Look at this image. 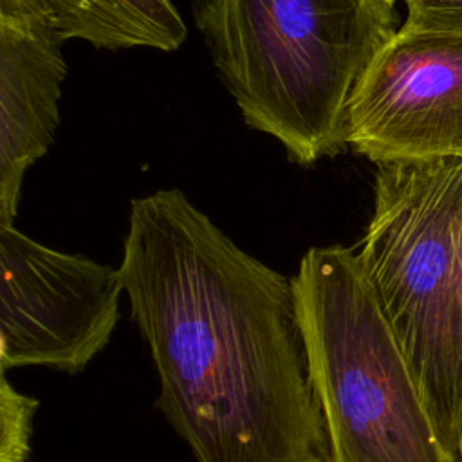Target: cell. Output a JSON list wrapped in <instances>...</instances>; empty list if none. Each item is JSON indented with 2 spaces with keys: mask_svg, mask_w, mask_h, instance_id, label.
<instances>
[{
  "mask_svg": "<svg viewBox=\"0 0 462 462\" xmlns=\"http://www.w3.org/2000/svg\"><path fill=\"white\" fill-rule=\"evenodd\" d=\"M119 269L0 226V370L79 374L119 321Z\"/></svg>",
  "mask_w": 462,
  "mask_h": 462,
  "instance_id": "obj_4",
  "label": "cell"
},
{
  "mask_svg": "<svg viewBox=\"0 0 462 462\" xmlns=\"http://www.w3.org/2000/svg\"><path fill=\"white\" fill-rule=\"evenodd\" d=\"M63 40H83L97 49L148 47L175 51L186 25L170 0H27Z\"/></svg>",
  "mask_w": 462,
  "mask_h": 462,
  "instance_id": "obj_7",
  "label": "cell"
},
{
  "mask_svg": "<svg viewBox=\"0 0 462 462\" xmlns=\"http://www.w3.org/2000/svg\"><path fill=\"white\" fill-rule=\"evenodd\" d=\"M458 283H460V292H462V227H460V236H458Z\"/></svg>",
  "mask_w": 462,
  "mask_h": 462,
  "instance_id": "obj_10",
  "label": "cell"
},
{
  "mask_svg": "<svg viewBox=\"0 0 462 462\" xmlns=\"http://www.w3.org/2000/svg\"><path fill=\"white\" fill-rule=\"evenodd\" d=\"M384 2H388L390 5H395V2H397V0H384Z\"/></svg>",
  "mask_w": 462,
  "mask_h": 462,
  "instance_id": "obj_11",
  "label": "cell"
},
{
  "mask_svg": "<svg viewBox=\"0 0 462 462\" xmlns=\"http://www.w3.org/2000/svg\"><path fill=\"white\" fill-rule=\"evenodd\" d=\"M36 408L38 401L13 388L5 372H2L0 462H27L31 453L32 417Z\"/></svg>",
  "mask_w": 462,
  "mask_h": 462,
  "instance_id": "obj_8",
  "label": "cell"
},
{
  "mask_svg": "<svg viewBox=\"0 0 462 462\" xmlns=\"http://www.w3.org/2000/svg\"><path fill=\"white\" fill-rule=\"evenodd\" d=\"M63 42L27 0H0V226H14L23 175L54 139Z\"/></svg>",
  "mask_w": 462,
  "mask_h": 462,
  "instance_id": "obj_6",
  "label": "cell"
},
{
  "mask_svg": "<svg viewBox=\"0 0 462 462\" xmlns=\"http://www.w3.org/2000/svg\"><path fill=\"white\" fill-rule=\"evenodd\" d=\"M197 462H327L292 278L224 235L179 189L132 200L117 267Z\"/></svg>",
  "mask_w": 462,
  "mask_h": 462,
  "instance_id": "obj_1",
  "label": "cell"
},
{
  "mask_svg": "<svg viewBox=\"0 0 462 462\" xmlns=\"http://www.w3.org/2000/svg\"><path fill=\"white\" fill-rule=\"evenodd\" d=\"M345 144L375 164L462 159V32L401 25L352 94Z\"/></svg>",
  "mask_w": 462,
  "mask_h": 462,
  "instance_id": "obj_5",
  "label": "cell"
},
{
  "mask_svg": "<svg viewBox=\"0 0 462 462\" xmlns=\"http://www.w3.org/2000/svg\"><path fill=\"white\" fill-rule=\"evenodd\" d=\"M314 462H323V460H314Z\"/></svg>",
  "mask_w": 462,
  "mask_h": 462,
  "instance_id": "obj_12",
  "label": "cell"
},
{
  "mask_svg": "<svg viewBox=\"0 0 462 462\" xmlns=\"http://www.w3.org/2000/svg\"><path fill=\"white\" fill-rule=\"evenodd\" d=\"M402 25L428 31L462 32V0H404Z\"/></svg>",
  "mask_w": 462,
  "mask_h": 462,
  "instance_id": "obj_9",
  "label": "cell"
},
{
  "mask_svg": "<svg viewBox=\"0 0 462 462\" xmlns=\"http://www.w3.org/2000/svg\"><path fill=\"white\" fill-rule=\"evenodd\" d=\"M292 289L327 462H448L357 253L310 247Z\"/></svg>",
  "mask_w": 462,
  "mask_h": 462,
  "instance_id": "obj_3",
  "label": "cell"
},
{
  "mask_svg": "<svg viewBox=\"0 0 462 462\" xmlns=\"http://www.w3.org/2000/svg\"><path fill=\"white\" fill-rule=\"evenodd\" d=\"M195 20L245 123L300 164L346 146L352 94L399 31L384 0H199Z\"/></svg>",
  "mask_w": 462,
  "mask_h": 462,
  "instance_id": "obj_2",
  "label": "cell"
}]
</instances>
